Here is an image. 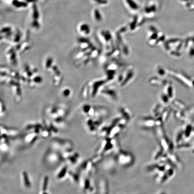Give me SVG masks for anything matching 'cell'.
I'll list each match as a JSON object with an SVG mask.
<instances>
[{"mask_svg": "<svg viewBox=\"0 0 194 194\" xmlns=\"http://www.w3.org/2000/svg\"><path fill=\"white\" fill-rule=\"evenodd\" d=\"M182 133H180V134L178 135V137L177 138V141L178 142L179 141H180L181 139L182 138Z\"/></svg>", "mask_w": 194, "mask_h": 194, "instance_id": "obj_2", "label": "cell"}, {"mask_svg": "<svg viewBox=\"0 0 194 194\" xmlns=\"http://www.w3.org/2000/svg\"><path fill=\"white\" fill-rule=\"evenodd\" d=\"M192 130V128L191 126H188V127L186 129V130L185 131V136L186 137H188L191 134V131Z\"/></svg>", "mask_w": 194, "mask_h": 194, "instance_id": "obj_1", "label": "cell"}]
</instances>
